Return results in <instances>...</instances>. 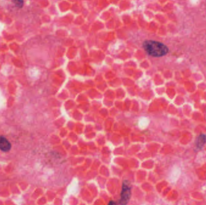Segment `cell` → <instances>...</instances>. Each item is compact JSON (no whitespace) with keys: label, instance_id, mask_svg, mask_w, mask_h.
<instances>
[{"label":"cell","instance_id":"5","mask_svg":"<svg viewBox=\"0 0 206 205\" xmlns=\"http://www.w3.org/2000/svg\"><path fill=\"white\" fill-rule=\"evenodd\" d=\"M21 2H22V1H15V5H16L17 7H21L22 6V5H21V4H19V3Z\"/></svg>","mask_w":206,"mask_h":205},{"label":"cell","instance_id":"1","mask_svg":"<svg viewBox=\"0 0 206 205\" xmlns=\"http://www.w3.org/2000/svg\"><path fill=\"white\" fill-rule=\"evenodd\" d=\"M143 48L149 56L160 57L165 56L169 51L168 48L163 43L155 40H145L143 43Z\"/></svg>","mask_w":206,"mask_h":205},{"label":"cell","instance_id":"3","mask_svg":"<svg viewBox=\"0 0 206 205\" xmlns=\"http://www.w3.org/2000/svg\"><path fill=\"white\" fill-rule=\"evenodd\" d=\"M11 149V144L4 137H0V150L3 152H8Z\"/></svg>","mask_w":206,"mask_h":205},{"label":"cell","instance_id":"2","mask_svg":"<svg viewBox=\"0 0 206 205\" xmlns=\"http://www.w3.org/2000/svg\"><path fill=\"white\" fill-rule=\"evenodd\" d=\"M131 197V187L129 181H124L123 184L122 191L121 194L120 205H127Z\"/></svg>","mask_w":206,"mask_h":205},{"label":"cell","instance_id":"6","mask_svg":"<svg viewBox=\"0 0 206 205\" xmlns=\"http://www.w3.org/2000/svg\"><path fill=\"white\" fill-rule=\"evenodd\" d=\"M108 205H117V203L114 201H110Z\"/></svg>","mask_w":206,"mask_h":205},{"label":"cell","instance_id":"4","mask_svg":"<svg viewBox=\"0 0 206 205\" xmlns=\"http://www.w3.org/2000/svg\"><path fill=\"white\" fill-rule=\"evenodd\" d=\"M206 142V137L205 135L201 134L197 137L196 140V147L198 149H201Z\"/></svg>","mask_w":206,"mask_h":205}]
</instances>
